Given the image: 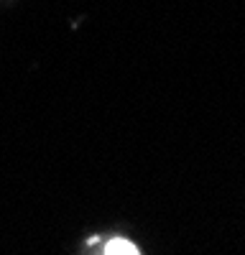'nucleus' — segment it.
<instances>
[{"label": "nucleus", "instance_id": "nucleus-1", "mask_svg": "<svg viewBox=\"0 0 245 255\" xmlns=\"http://www.w3.org/2000/svg\"><path fill=\"white\" fill-rule=\"evenodd\" d=\"M100 253H105V255H138L140 250L125 238H113V240H108L105 245H102Z\"/></svg>", "mask_w": 245, "mask_h": 255}]
</instances>
